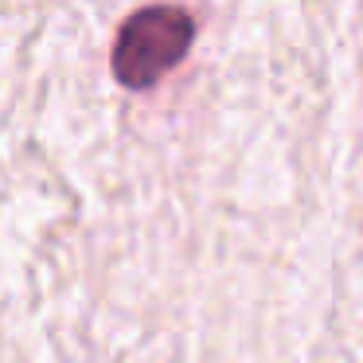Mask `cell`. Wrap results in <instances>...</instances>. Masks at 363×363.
I'll return each instance as SVG.
<instances>
[{
    "label": "cell",
    "mask_w": 363,
    "mask_h": 363,
    "mask_svg": "<svg viewBox=\"0 0 363 363\" xmlns=\"http://www.w3.org/2000/svg\"><path fill=\"white\" fill-rule=\"evenodd\" d=\"M196 24L176 4H152L125 20L113 48V74L121 86L145 90L157 79H164L191 48Z\"/></svg>",
    "instance_id": "6da1fadb"
}]
</instances>
